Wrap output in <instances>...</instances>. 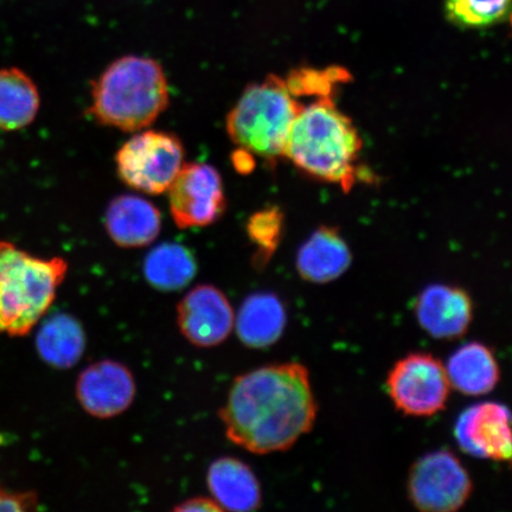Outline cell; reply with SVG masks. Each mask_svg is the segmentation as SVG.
I'll return each mask as SVG.
<instances>
[{
    "instance_id": "6da1fadb",
    "label": "cell",
    "mask_w": 512,
    "mask_h": 512,
    "mask_svg": "<svg viewBox=\"0 0 512 512\" xmlns=\"http://www.w3.org/2000/svg\"><path fill=\"white\" fill-rule=\"evenodd\" d=\"M317 414L309 370L294 362L236 377L220 409L227 438L255 454L290 450L312 431Z\"/></svg>"
},
{
    "instance_id": "7a4b0ae2",
    "label": "cell",
    "mask_w": 512,
    "mask_h": 512,
    "mask_svg": "<svg viewBox=\"0 0 512 512\" xmlns=\"http://www.w3.org/2000/svg\"><path fill=\"white\" fill-rule=\"evenodd\" d=\"M362 140L350 118L335 105L334 95L302 105L288 134L285 156L320 181L354 187Z\"/></svg>"
},
{
    "instance_id": "3957f363",
    "label": "cell",
    "mask_w": 512,
    "mask_h": 512,
    "mask_svg": "<svg viewBox=\"0 0 512 512\" xmlns=\"http://www.w3.org/2000/svg\"><path fill=\"white\" fill-rule=\"evenodd\" d=\"M163 67L142 56L114 61L93 83L88 112L99 124L139 132L155 123L169 106Z\"/></svg>"
},
{
    "instance_id": "277c9868",
    "label": "cell",
    "mask_w": 512,
    "mask_h": 512,
    "mask_svg": "<svg viewBox=\"0 0 512 512\" xmlns=\"http://www.w3.org/2000/svg\"><path fill=\"white\" fill-rule=\"evenodd\" d=\"M68 272L60 256L42 259L0 241V334L23 337L46 316Z\"/></svg>"
},
{
    "instance_id": "5b68a950",
    "label": "cell",
    "mask_w": 512,
    "mask_h": 512,
    "mask_svg": "<svg viewBox=\"0 0 512 512\" xmlns=\"http://www.w3.org/2000/svg\"><path fill=\"white\" fill-rule=\"evenodd\" d=\"M302 105L291 93L286 80L268 76L247 87L229 112V137L240 149L261 158L284 157L288 134Z\"/></svg>"
},
{
    "instance_id": "8992f818",
    "label": "cell",
    "mask_w": 512,
    "mask_h": 512,
    "mask_svg": "<svg viewBox=\"0 0 512 512\" xmlns=\"http://www.w3.org/2000/svg\"><path fill=\"white\" fill-rule=\"evenodd\" d=\"M184 146L175 134L144 131L120 147L115 162L128 187L147 195H160L174 183L183 168Z\"/></svg>"
},
{
    "instance_id": "52a82bcc",
    "label": "cell",
    "mask_w": 512,
    "mask_h": 512,
    "mask_svg": "<svg viewBox=\"0 0 512 512\" xmlns=\"http://www.w3.org/2000/svg\"><path fill=\"white\" fill-rule=\"evenodd\" d=\"M451 384L439 358L414 352L394 364L387 377L390 400L402 414L430 418L444 411Z\"/></svg>"
},
{
    "instance_id": "ba28073f",
    "label": "cell",
    "mask_w": 512,
    "mask_h": 512,
    "mask_svg": "<svg viewBox=\"0 0 512 512\" xmlns=\"http://www.w3.org/2000/svg\"><path fill=\"white\" fill-rule=\"evenodd\" d=\"M408 498L422 512H454L469 501L473 483L450 451H435L416 460L409 471Z\"/></svg>"
},
{
    "instance_id": "9c48e42d",
    "label": "cell",
    "mask_w": 512,
    "mask_h": 512,
    "mask_svg": "<svg viewBox=\"0 0 512 512\" xmlns=\"http://www.w3.org/2000/svg\"><path fill=\"white\" fill-rule=\"evenodd\" d=\"M172 219L181 229L207 227L226 211L220 172L208 164H184L169 188Z\"/></svg>"
},
{
    "instance_id": "30bf717a",
    "label": "cell",
    "mask_w": 512,
    "mask_h": 512,
    "mask_svg": "<svg viewBox=\"0 0 512 512\" xmlns=\"http://www.w3.org/2000/svg\"><path fill=\"white\" fill-rule=\"evenodd\" d=\"M177 324L182 335L196 347H216L233 331V306L219 288L200 285L179 302Z\"/></svg>"
},
{
    "instance_id": "8fae6325",
    "label": "cell",
    "mask_w": 512,
    "mask_h": 512,
    "mask_svg": "<svg viewBox=\"0 0 512 512\" xmlns=\"http://www.w3.org/2000/svg\"><path fill=\"white\" fill-rule=\"evenodd\" d=\"M454 438L464 453L494 462H510L511 415L501 403L483 402L467 408L454 426Z\"/></svg>"
},
{
    "instance_id": "7c38bea8",
    "label": "cell",
    "mask_w": 512,
    "mask_h": 512,
    "mask_svg": "<svg viewBox=\"0 0 512 512\" xmlns=\"http://www.w3.org/2000/svg\"><path fill=\"white\" fill-rule=\"evenodd\" d=\"M136 396V381L124 364L104 360L91 364L79 376L76 398L83 409L98 419L124 413Z\"/></svg>"
},
{
    "instance_id": "4fadbf2b",
    "label": "cell",
    "mask_w": 512,
    "mask_h": 512,
    "mask_svg": "<svg viewBox=\"0 0 512 512\" xmlns=\"http://www.w3.org/2000/svg\"><path fill=\"white\" fill-rule=\"evenodd\" d=\"M415 315L426 334L435 339H456L472 324L473 302L463 288L431 285L416 300Z\"/></svg>"
},
{
    "instance_id": "5bb4252c",
    "label": "cell",
    "mask_w": 512,
    "mask_h": 512,
    "mask_svg": "<svg viewBox=\"0 0 512 512\" xmlns=\"http://www.w3.org/2000/svg\"><path fill=\"white\" fill-rule=\"evenodd\" d=\"M105 228L115 245L142 248L151 245L162 230V215L143 197H115L106 210Z\"/></svg>"
},
{
    "instance_id": "9a60e30c",
    "label": "cell",
    "mask_w": 512,
    "mask_h": 512,
    "mask_svg": "<svg viewBox=\"0 0 512 512\" xmlns=\"http://www.w3.org/2000/svg\"><path fill=\"white\" fill-rule=\"evenodd\" d=\"M352 255L338 230L322 227L310 236L297 255V271L312 284H328L349 270Z\"/></svg>"
},
{
    "instance_id": "2e32d148",
    "label": "cell",
    "mask_w": 512,
    "mask_h": 512,
    "mask_svg": "<svg viewBox=\"0 0 512 512\" xmlns=\"http://www.w3.org/2000/svg\"><path fill=\"white\" fill-rule=\"evenodd\" d=\"M211 496L223 511L247 512L260 508L262 491L251 467L239 459L223 457L210 465L207 476Z\"/></svg>"
},
{
    "instance_id": "e0dca14e",
    "label": "cell",
    "mask_w": 512,
    "mask_h": 512,
    "mask_svg": "<svg viewBox=\"0 0 512 512\" xmlns=\"http://www.w3.org/2000/svg\"><path fill=\"white\" fill-rule=\"evenodd\" d=\"M287 313L281 300L273 293H255L240 307L235 319L240 341L252 349H265L283 336Z\"/></svg>"
},
{
    "instance_id": "ac0fdd59",
    "label": "cell",
    "mask_w": 512,
    "mask_h": 512,
    "mask_svg": "<svg viewBox=\"0 0 512 512\" xmlns=\"http://www.w3.org/2000/svg\"><path fill=\"white\" fill-rule=\"evenodd\" d=\"M448 381L459 393L482 396L492 392L501 380V369L490 348L478 342L459 348L448 360Z\"/></svg>"
},
{
    "instance_id": "d6986e66",
    "label": "cell",
    "mask_w": 512,
    "mask_h": 512,
    "mask_svg": "<svg viewBox=\"0 0 512 512\" xmlns=\"http://www.w3.org/2000/svg\"><path fill=\"white\" fill-rule=\"evenodd\" d=\"M38 355L49 366L69 369L81 360L86 336L79 320L67 313L50 317L36 337Z\"/></svg>"
},
{
    "instance_id": "ffe728a7",
    "label": "cell",
    "mask_w": 512,
    "mask_h": 512,
    "mask_svg": "<svg viewBox=\"0 0 512 512\" xmlns=\"http://www.w3.org/2000/svg\"><path fill=\"white\" fill-rule=\"evenodd\" d=\"M40 93L30 76L18 68L0 69V130L29 126L40 110Z\"/></svg>"
},
{
    "instance_id": "44dd1931",
    "label": "cell",
    "mask_w": 512,
    "mask_h": 512,
    "mask_svg": "<svg viewBox=\"0 0 512 512\" xmlns=\"http://www.w3.org/2000/svg\"><path fill=\"white\" fill-rule=\"evenodd\" d=\"M197 273L195 256L187 247L163 243L147 254L144 275L159 291H178L189 285Z\"/></svg>"
},
{
    "instance_id": "7402d4cb",
    "label": "cell",
    "mask_w": 512,
    "mask_h": 512,
    "mask_svg": "<svg viewBox=\"0 0 512 512\" xmlns=\"http://www.w3.org/2000/svg\"><path fill=\"white\" fill-rule=\"evenodd\" d=\"M511 0H446L448 18L460 27L486 28L508 16Z\"/></svg>"
},
{
    "instance_id": "603a6c76",
    "label": "cell",
    "mask_w": 512,
    "mask_h": 512,
    "mask_svg": "<svg viewBox=\"0 0 512 512\" xmlns=\"http://www.w3.org/2000/svg\"><path fill=\"white\" fill-rule=\"evenodd\" d=\"M283 226L284 216L278 208L260 210L249 219L247 233L256 247V268L266 266L277 251Z\"/></svg>"
},
{
    "instance_id": "cb8c5ba5",
    "label": "cell",
    "mask_w": 512,
    "mask_h": 512,
    "mask_svg": "<svg viewBox=\"0 0 512 512\" xmlns=\"http://www.w3.org/2000/svg\"><path fill=\"white\" fill-rule=\"evenodd\" d=\"M38 507V495L34 491H11L0 485V511H34Z\"/></svg>"
},
{
    "instance_id": "d4e9b609",
    "label": "cell",
    "mask_w": 512,
    "mask_h": 512,
    "mask_svg": "<svg viewBox=\"0 0 512 512\" xmlns=\"http://www.w3.org/2000/svg\"><path fill=\"white\" fill-rule=\"evenodd\" d=\"M175 511L181 512H222L223 509L220 507L219 503L215 501L214 498L208 497H195L188 499V501L183 502L182 504L177 505L174 509Z\"/></svg>"
},
{
    "instance_id": "484cf974",
    "label": "cell",
    "mask_w": 512,
    "mask_h": 512,
    "mask_svg": "<svg viewBox=\"0 0 512 512\" xmlns=\"http://www.w3.org/2000/svg\"><path fill=\"white\" fill-rule=\"evenodd\" d=\"M233 164L235 169L239 172H242V174H247V172L252 171L255 166L252 153L243 149L235 151L233 156Z\"/></svg>"
}]
</instances>
